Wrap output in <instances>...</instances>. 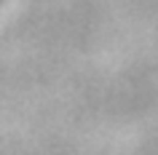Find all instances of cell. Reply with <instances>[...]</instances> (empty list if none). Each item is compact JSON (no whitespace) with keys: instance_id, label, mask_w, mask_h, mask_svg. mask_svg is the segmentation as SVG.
Instances as JSON below:
<instances>
[{"instance_id":"obj_1","label":"cell","mask_w":158,"mask_h":155,"mask_svg":"<svg viewBox=\"0 0 158 155\" xmlns=\"http://www.w3.org/2000/svg\"><path fill=\"white\" fill-rule=\"evenodd\" d=\"M0 3H3V0H0Z\"/></svg>"}]
</instances>
